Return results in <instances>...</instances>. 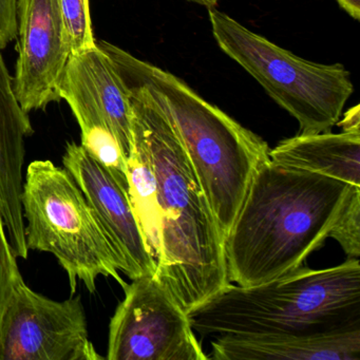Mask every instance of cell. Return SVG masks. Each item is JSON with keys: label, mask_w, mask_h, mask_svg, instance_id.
Wrapping results in <instances>:
<instances>
[{"label": "cell", "mask_w": 360, "mask_h": 360, "mask_svg": "<svg viewBox=\"0 0 360 360\" xmlns=\"http://www.w3.org/2000/svg\"><path fill=\"white\" fill-rule=\"evenodd\" d=\"M120 77L129 96L132 134L144 143L157 180L155 275L188 313L231 283L224 239L174 120L146 87Z\"/></svg>", "instance_id": "cell-1"}, {"label": "cell", "mask_w": 360, "mask_h": 360, "mask_svg": "<svg viewBox=\"0 0 360 360\" xmlns=\"http://www.w3.org/2000/svg\"><path fill=\"white\" fill-rule=\"evenodd\" d=\"M352 186L264 162L224 240L229 282L259 285L302 267L328 238Z\"/></svg>", "instance_id": "cell-2"}, {"label": "cell", "mask_w": 360, "mask_h": 360, "mask_svg": "<svg viewBox=\"0 0 360 360\" xmlns=\"http://www.w3.org/2000/svg\"><path fill=\"white\" fill-rule=\"evenodd\" d=\"M214 41L299 124V134L328 132L354 94L351 72L341 64L303 60L252 32L224 12L208 9Z\"/></svg>", "instance_id": "cell-6"}, {"label": "cell", "mask_w": 360, "mask_h": 360, "mask_svg": "<svg viewBox=\"0 0 360 360\" xmlns=\"http://www.w3.org/2000/svg\"><path fill=\"white\" fill-rule=\"evenodd\" d=\"M109 324L108 360H208L188 314L157 275L126 284Z\"/></svg>", "instance_id": "cell-8"}, {"label": "cell", "mask_w": 360, "mask_h": 360, "mask_svg": "<svg viewBox=\"0 0 360 360\" xmlns=\"http://www.w3.org/2000/svg\"><path fill=\"white\" fill-rule=\"evenodd\" d=\"M22 277L18 269V257L8 239L3 216L0 212V323L10 298Z\"/></svg>", "instance_id": "cell-17"}, {"label": "cell", "mask_w": 360, "mask_h": 360, "mask_svg": "<svg viewBox=\"0 0 360 360\" xmlns=\"http://www.w3.org/2000/svg\"><path fill=\"white\" fill-rule=\"evenodd\" d=\"M214 360H360V326L277 336H219Z\"/></svg>", "instance_id": "cell-12"}, {"label": "cell", "mask_w": 360, "mask_h": 360, "mask_svg": "<svg viewBox=\"0 0 360 360\" xmlns=\"http://www.w3.org/2000/svg\"><path fill=\"white\" fill-rule=\"evenodd\" d=\"M27 248L50 252L69 277L71 296L77 281L96 292L100 276L112 278L122 288L112 248L83 191L66 168L49 160L31 162L22 193Z\"/></svg>", "instance_id": "cell-5"}, {"label": "cell", "mask_w": 360, "mask_h": 360, "mask_svg": "<svg viewBox=\"0 0 360 360\" xmlns=\"http://www.w3.org/2000/svg\"><path fill=\"white\" fill-rule=\"evenodd\" d=\"M339 7L353 20H360V0H336Z\"/></svg>", "instance_id": "cell-20"}, {"label": "cell", "mask_w": 360, "mask_h": 360, "mask_svg": "<svg viewBox=\"0 0 360 360\" xmlns=\"http://www.w3.org/2000/svg\"><path fill=\"white\" fill-rule=\"evenodd\" d=\"M63 164L94 210L117 257L120 271L131 280L155 275L157 260L145 242L128 193L75 142L67 143Z\"/></svg>", "instance_id": "cell-11"}, {"label": "cell", "mask_w": 360, "mask_h": 360, "mask_svg": "<svg viewBox=\"0 0 360 360\" xmlns=\"http://www.w3.org/2000/svg\"><path fill=\"white\" fill-rule=\"evenodd\" d=\"M126 160L128 197L151 255L157 260L160 252V212L158 185L146 147L136 134Z\"/></svg>", "instance_id": "cell-14"}, {"label": "cell", "mask_w": 360, "mask_h": 360, "mask_svg": "<svg viewBox=\"0 0 360 360\" xmlns=\"http://www.w3.org/2000/svg\"><path fill=\"white\" fill-rule=\"evenodd\" d=\"M56 3L71 56L96 47L98 41L94 37L89 0H56Z\"/></svg>", "instance_id": "cell-15"}, {"label": "cell", "mask_w": 360, "mask_h": 360, "mask_svg": "<svg viewBox=\"0 0 360 360\" xmlns=\"http://www.w3.org/2000/svg\"><path fill=\"white\" fill-rule=\"evenodd\" d=\"M336 125H338L342 131L360 132L359 105H356L353 108L349 109L347 112L342 113Z\"/></svg>", "instance_id": "cell-19"}, {"label": "cell", "mask_w": 360, "mask_h": 360, "mask_svg": "<svg viewBox=\"0 0 360 360\" xmlns=\"http://www.w3.org/2000/svg\"><path fill=\"white\" fill-rule=\"evenodd\" d=\"M60 100L66 101L79 128L81 146L107 169L121 165L131 151L129 96L115 63L96 47L72 54L63 73Z\"/></svg>", "instance_id": "cell-7"}, {"label": "cell", "mask_w": 360, "mask_h": 360, "mask_svg": "<svg viewBox=\"0 0 360 360\" xmlns=\"http://www.w3.org/2000/svg\"><path fill=\"white\" fill-rule=\"evenodd\" d=\"M203 336L311 334L360 326V262L299 267L254 286L231 284L188 311Z\"/></svg>", "instance_id": "cell-4"}, {"label": "cell", "mask_w": 360, "mask_h": 360, "mask_svg": "<svg viewBox=\"0 0 360 360\" xmlns=\"http://www.w3.org/2000/svg\"><path fill=\"white\" fill-rule=\"evenodd\" d=\"M120 75L144 86L169 113L223 239L229 235L269 146L172 73L98 41Z\"/></svg>", "instance_id": "cell-3"}, {"label": "cell", "mask_w": 360, "mask_h": 360, "mask_svg": "<svg viewBox=\"0 0 360 360\" xmlns=\"http://www.w3.org/2000/svg\"><path fill=\"white\" fill-rule=\"evenodd\" d=\"M82 297L56 301L16 285L0 323V360H102Z\"/></svg>", "instance_id": "cell-9"}, {"label": "cell", "mask_w": 360, "mask_h": 360, "mask_svg": "<svg viewBox=\"0 0 360 360\" xmlns=\"http://www.w3.org/2000/svg\"><path fill=\"white\" fill-rule=\"evenodd\" d=\"M18 60L13 91L26 113L60 102L71 56L56 0H18Z\"/></svg>", "instance_id": "cell-10"}, {"label": "cell", "mask_w": 360, "mask_h": 360, "mask_svg": "<svg viewBox=\"0 0 360 360\" xmlns=\"http://www.w3.org/2000/svg\"><path fill=\"white\" fill-rule=\"evenodd\" d=\"M269 158L280 165L360 186V132L299 134L271 149Z\"/></svg>", "instance_id": "cell-13"}, {"label": "cell", "mask_w": 360, "mask_h": 360, "mask_svg": "<svg viewBox=\"0 0 360 360\" xmlns=\"http://www.w3.org/2000/svg\"><path fill=\"white\" fill-rule=\"evenodd\" d=\"M328 238L336 240L347 258L360 257V186L351 187L349 197L334 225Z\"/></svg>", "instance_id": "cell-16"}, {"label": "cell", "mask_w": 360, "mask_h": 360, "mask_svg": "<svg viewBox=\"0 0 360 360\" xmlns=\"http://www.w3.org/2000/svg\"><path fill=\"white\" fill-rule=\"evenodd\" d=\"M18 37V0H0V50Z\"/></svg>", "instance_id": "cell-18"}, {"label": "cell", "mask_w": 360, "mask_h": 360, "mask_svg": "<svg viewBox=\"0 0 360 360\" xmlns=\"http://www.w3.org/2000/svg\"><path fill=\"white\" fill-rule=\"evenodd\" d=\"M188 3L195 4V5L202 6V7L207 8H214L218 5L219 1L220 0H186Z\"/></svg>", "instance_id": "cell-21"}]
</instances>
